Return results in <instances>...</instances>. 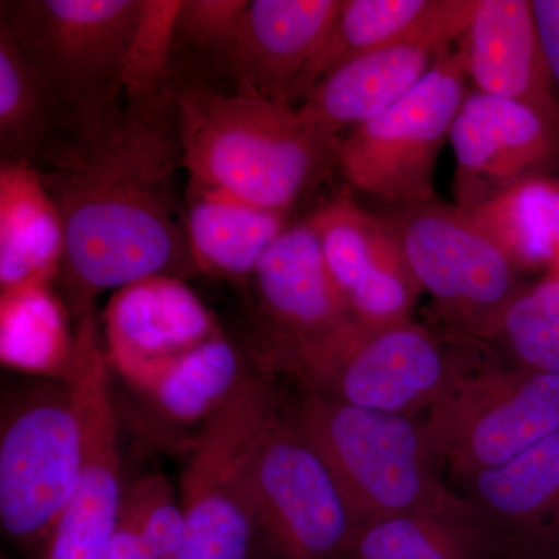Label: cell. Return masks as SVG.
I'll return each instance as SVG.
<instances>
[{
	"label": "cell",
	"mask_w": 559,
	"mask_h": 559,
	"mask_svg": "<svg viewBox=\"0 0 559 559\" xmlns=\"http://www.w3.org/2000/svg\"><path fill=\"white\" fill-rule=\"evenodd\" d=\"M171 90L117 106L38 170L64 226L57 283L75 329L95 319L102 290L200 272L178 189L183 156Z\"/></svg>",
	"instance_id": "1"
},
{
	"label": "cell",
	"mask_w": 559,
	"mask_h": 559,
	"mask_svg": "<svg viewBox=\"0 0 559 559\" xmlns=\"http://www.w3.org/2000/svg\"><path fill=\"white\" fill-rule=\"evenodd\" d=\"M171 94L190 182L288 213L337 168L341 139L299 106L202 83L173 84Z\"/></svg>",
	"instance_id": "2"
},
{
	"label": "cell",
	"mask_w": 559,
	"mask_h": 559,
	"mask_svg": "<svg viewBox=\"0 0 559 559\" xmlns=\"http://www.w3.org/2000/svg\"><path fill=\"white\" fill-rule=\"evenodd\" d=\"M498 358L485 342L457 331L437 333L419 323L371 326L348 319L322 336L270 356L300 392L364 409L417 417L468 371Z\"/></svg>",
	"instance_id": "3"
},
{
	"label": "cell",
	"mask_w": 559,
	"mask_h": 559,
	"mask_svg": "<svg viewBox=\"0 0 559 559\" xmlns=\"http://www.w3.org/2000/svg\"><path fill=\"white\" fill-rule=\"evenodd\" d=\"M299 393L283 407L329 463L360 522L465 506L441 479L421 419Z\"/></svg>",
	"instance_id": "4"
},
{
	"label": "cell",
	"mask_w": 559,
	"mask_h": 559,
	"mask_svg": "<svg viewBox=\"0 0 559 559\" xmlns=\"http://www.w3.org/2000/svg\"><path fill=\"white\" fill-rule=\"evenodd\" d=\"M274 378L257 364L194 433L180 479L186 528L175 559H261L249 462L280 403Z\"/></svg>",
	"instance_id": "5"
},
{
	"label": "cell",
	"mask_w": 559,
	"mask_h": 559,
	"mask_svg": "<svg viewBox=\"0 0 559 559\" xmlns=\"http://www.w3.org/2000/svg\"><path fill=\"white\" fill-rule=\"evenodd\" d=\"M140 0L2 3L9 33L76 131L105 119L124 94V64Z\"/></svg>",
	"instance_id": "6"
},
{
	"label": "cell",
	"mask_w": 559,
	"mask_h": 559,
	"mask_svg": "<svg viewBox=\"0 0 559 559\" xmlns=\"http://www.w3.org/2000/svg\"><path fill=\"white\" fill-rule=\"evenodd\" d=\"M84 457L83 419L69 381L39 382L3 407L0 524L32 557L44 559Z\"/></svg>",
	"instance_id": "7"
},
{
	"label": "cell",
	"mask_w": 559,
	"mask_h": 559,
	"mask_svg": "<svg viewBox=\"0 0 559 559\" xmlns=\"http://www.w3.org/2000/svg\"><path fill=\"white\" fill-rule=\"evenodd\" d=\"M261 559H345L360 524L329 463L277 409L249 462Z\"/></svg>",
	"instance_id": "8"
},
{
	"label": "cell",
	"mask_w": 559,
	"mask_h": 559,
	"mask_svg": "<svg viewBox=\"0 0 559 559\" xmlns=\"http://www.w3.org/2000/svg\"><path fill=\"white\" fill-rule=\"evenodd\" d=\"M463 38L399 103L341 138L337 168L352 189L396 207L436 201L441 146L468 97Z\"/></svg>",
	"instance_id": "9"
},
{
	"label": "cell",
	"mask_w": 559,
	"mask_h": 559,
	"mask_svg": "<svg viewBox=\"0 0 559 559\" xmlns=\"http://www.w3.org/2000/svg\"><path fill=\"white\" fill-rule=\"evenodd\" d=\"M381 221L418 288L432 297L450 330L487 344L524 286L502 250L457 205H406Z\"/></svg>",
	"instance_id": "10"
},
{
	"label": "cell",
	"mask_w": 559,
	"mask_h": 559,
	"mask_svg": "<svg viewBox=\"0 0 559 559\" xmlns=\"http://www.w3.org/2000/svg\"><path fill=\"white\" fill-rule=\"evenodd\" d=\"M421 421L441 466L460 480L559 429V377L496 358L459 378Z\"/></svg>",
	"instance_id": "11"
},
{
	"label": "cell",
	"mask_w": 559,
	"mask_h": 559,
	"mask_svg": "<svg viewBox=\"0 0 559 559\" xmlns=\"http://www.w3.org/2000/svg\"><path fill=\"white\" fill-rule=\"evenodd\" d=\"M100 336L81 337L70 377L84 428V468L44 559H110L124 484L119 412Z\"/></svg>",
	"instance_id": "12"
},
{
	"label": "cell",
	"mask_w": 559,
	"mask_h": 559,
	"mask_svg": "<svg viewBox=\"0 0 559 559\" xmlns=\"http://www.w3.org/2000/svg\"><path fill=\"white\" fill-rule=\"evenodd\" d=\"M450 142L455 205L466 213L522 180L559 176V128L521 103L469 92Z\"/></svg>",
	"instance_id": "13"
},
{
	"label": "cell",
	"mask_w": 559,
	"mask_h": 559,
	"mask_svg": "<svg viewBox=\"0 0 559 559\" xmlns=\"http://www.w3.org/2000/svg\"><path fill=\"white\" fill-rule=\"evenodd\" d=\"M342 0H253L227 50L238 92L296 106L316 86V69Z\"/></svg>",
	"instance_id": "14"
},
{
	"label": "cell",
	"mask_w": 559,
	"mask_h": 559,
	"mask_svg": "<svg viewBox=\"0 0 559 559\" xmlns=\"http://www.w3.org/2000/svg\"><path fill=\"white\" fill-rule=\"evenodd\" d=\"M310 221L353 319L371 326L414 320L421 289L381 218L340 194Z\"/></svg>",
	"instance_id": "15"
},
{
	"label": "cell",
	"mask_w": 559,
	"mask_h": 559,
	"mask_svg": "<svg viewBox=\"0 0 559 559\" xmlns=\"http://www.w3.org/2000/svg\"><path fill=\"white\" fill-rule=\"evenodd\" d=\"M455 484L506 559H559V429Z\"/></svg>",
	"instance_id": "16"
},
{
	"label": "cell",
	"mask_w": 559,
	"mask_h": 559,
	"mask_svg": "<svg viewBox=\"0 0 559 559\" xmlns=\"http://www.w3.org/2000/svg\"><path fill=\"white\" fill-rule=\"evenodd\" d=\"M250 277L263 316L255 355H274L353 319L310 219L286 227Z\"/></svg>",
	"instance_id": "17"
},
{
	"label": "cell",
	"mask_w": 559,
	"mask_h": 559,
	"mask_svg": "<svg viewBox=\"0 0 559 559\" xmlns=\"http://www.w3.org/2000/svg\"><path fill=\"white\" fill-rule=\"evenodd\" d=\"M219 334L204 304L183 278L171 275H153L117 289L105 311L106 359L123 380Z\"/></svg>",
	"instance_id": "18"
},
{
	"label": "cell",
	"mask_w": 559,
	"mask_h": 559,
	"mask_svg": "<svg viewBox=\"0 0 559 559\" xmlns=\"http://www.w3.org/2000/svg\"><path fill=\"white\" fill-rule=\"evenodd\" d=\"M463 46L476 91L528 106L559 128V90L533 0H477Z\"/></svg>",
	"instance_id": "19"
},
{
	"label": "cell",
	"mask_w": 559,
	"mask_h": 559,
	"mask_svg": "<svg viewBox=\"0 0 559 559\" xmlns=\"http://www.w3.org/2000/svg\"><path fill=\"white\" fill-rule=\"evenodd\" d=\"M451 46L418 40L353 58L312 87L300 112L341 139L342 131L374 119L406 97Z\"/></svg>",
	"instance_id": "20"
},
{
	"label": "cell",
	"mask_w": 559,
	"mask_h": 559,
	"mask_svg": "<svg viewBox=\"0 0 559 559\" xmlns=\"http://www.w3.org/2000/svg\"><path fill=\"white\" fill-rule=\"evenodd\" d=\"M477 0H342L316 69V84L353 58L400 44H454L468 32Z\"/></svg>",
	"instance_id": "21"
},
{
	"label": "cell",
	"mask_w": 559,
	"mask_h": 559,
	"mask_svg": "<svg viewBox=\"0 0 559 559\" xmlns=\"http://www.w3.org/2000/svg\"><path fill=\"white\" fill-rule=\"evenodd\" d=\"M255 364V355H242L237 345L219 334L124 381L156 418L178 429L200 430L223 409Z\"/></svg>",
	"instance_id": "22"
},
{
	"label": "cell",
	"mask_w": 559,
	"mask_h": 559,
	"mask_svg": "<svg viewBox=\"0 0 559 559\" xmlns=\"http://www.w3.org/2000/svg\"><path fill=\"white\" fill-rule=\"evenodd\" d=\"M64 257V226L39 171L0 162V289L53 285Z\"/></svg>",
	"instance_id": "23"
},
{
	"label": "cell",
	"mask_w": 559,
	"mask_h": 559,
	"mask_svg": "<svg viewBox=\"0 0 559 559\" xmlns=\"http://www.w3.org/2000/svg\"><path fill=\"white\" fill-rule=\"evenodd\" d=\"M183 200L194 263L213 277H250L286 229L288 213L260 207L229 191L189 180Z\"/></svg>",
	"instance_id": "24"
},
{
	"label": "cell",
	"mask_w": 559,
	"mask_h": 559,
	"mask_svg": "<svg viewBox=\"0 0 559 559\" xmlns=\"http://www.w3.org/2000/svg\"><path fill=\"white\" fill-rule=\"evenodd\" d=\"M79 131L49 86L0 31V154L46 168Z\"/></svg>",
	"instance_id": "25"
},
{
	"label": "cell",
	"mask_w": 559,
	"mask_h": 559,
	"mask_svg": "<svg viewBox=\"0 0 559 559\" xmlns=\"http://www.w3.org/2000/svg\"><path fill=\"white\" fill-rule=\"evenodd\" d=\"M345 559H506L469 510L418 511L360 522Z\"/></svg>",
	"instance_id": "26"
},
{
	"label": "cell",
	"mask_w": 559,
	"mask_h": 559,
	"mask_svg": "<svg viewBox=\"0 0 559 559\" xmlns=\"http://www.w3.org/2000/svg\"><path fill=\"white\" fill-rule=\"evenodd\" d=\"M61 297L47 283H27L0 296V353L11 369L69 381L76 362L75 330Z\"/></svg>",
	"instance_id": "27"
},
{
	"label": "cell",
	"mask_w": 559,
	"mask_h": 559,
	"mask_svg": "<svg viewBox=\"0 0 559 559\" xmlns=\"http://www.w3.org/2000/svg\"><path fill=\"white\" fill-rule=\"evenodd\" d=\"M468 216L518 271L559 274V176L522 180Z\"/></svg>",
	"instance_id": "28"
},
{
	"label": "cell",
	"mask_w": 559,
	"mask_h": 559,
	"mask_svg": "<svg viewBox=\"0 0 559 559\" xmlns=\"http://www.w3.org/2000/svg\"><path fill=\"white\" fill-rule=\"evenodd\" d=\"M487 345L506 366L559 377V274L522 286Z\"/></svg>",
	"instance_id": "29"
},
{
	"label": "cell",
	"mask_w": 559,
	"mask_h": 559,
	"mask_svg": "<svg viewBox=\"0 0 559 559\" xmlns=\"http://www.w3.org/2000/svg\"><path fill=\"white\" fill-rule=\"evenodd\" d=\"M182 0H140V13L124 64L127 102H150L170 92L171 47Z\"/></svg>",
	"instance_id": "30"
},
{
	"label": "cell",
	"mask_w": 559,
	"mask_h": 559,
	"mask_svg": "<svg viewBox=\"0 0 559 559\" xmlns=\"http://www.w3.org/2000/svg\"><path fill=\"white\" fill-rule=\"evenodd\" d=\"M123 507L130 511L154 559H175L186 516L180 495L159 471L127 484Z\"/></svg>",
	"instance_id": "31"
},
{
	"label": "cell",
	"mask_w": 559,
	"mask_h": 559,
	"mask_svg": "<svg viewBox=\"0 0 559 559\" xmlns=\"http://www.w3.org/2000/svg\"><path fill=\"white\" fill-rule=\"evenodd\" d=\"M249 0H182L176 36L190 46L226 57Z\"/></svg>",
	"instance_id": "32"
},
{
	"label": "cell",
	"mask_w": 559,
	"mask_h": 559,
	"mask_svg": "<svg viewBox=\"0 0 559 559\" xmlns=\"http://www.w3.org/2000/svg\"><path fill=\"white\" fill-rule=\"evenodd\" d=\"M539 35L559 90V0H533Z\"/></svg>",
	"instance_id": "33"
},
{
	"label": "cell",
	"mask_w": 559,
	"mask_h": 559,
	"mask_svg": "<svg viewBox=\"0 0 559 559\" xmlns=\"http://www.w3.org/2000/svg\"><path fill=\"white\" fill-rule=\"evenodd\" d=\"M110 559H154L145 539L140 535L138 524L121 502L120 521L114 536Z\"/></svg>",
	"instance_id": "34"
}]
</instances>
